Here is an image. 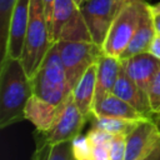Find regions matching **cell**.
<instances>
[{"label":"cell","instance_id":"4","mask_svg":"<svg viewBox=\"0 0 160 160\" xmlns=\"http://www.w3.org/2000/svg\"><path fill=\"white\" fill-rule=\"evenodd\" d=\"M146 5L148 2L145 0H121L101 46L104 54L121 58L136 31Z\"/></svg>","mask_w":160,"mask_h":160},{"label":"cell","instance_id":"21","mask_svg":"<svg viewBox=\"0 0 160 160\" xmlns=\"http://www.w3.org/2000/svg\"><path fill=\"white\" fill-rule=\"evenodd\" d=\"M72 156L75 160H91V144L88 135L79 134L71 140Z\"/></svg>","mask_w":160,"mask_h":160},{"label":"cell","instance_id":"15","mask_svg":"<svg viewBox=\"0 0 160 160\" xmlns=\"http://www.w3.org/2000/svg\"><path fill=\"white\" fill-rule=\"evenodd\" d=\"M155 35H156V31H155L154 20H152V12L150 10V5L148 4L142 11L140 22L136 28V31L120 59H128L136 54L148 52L150 44H151L152 39L155 38Z\"/></svg>","mask_w":160,"mask_h":160},{"label":"cell","instance_id":"18","mask_svg":"<svg viewBox=\"0 0 160 160\" xmlns=\"http://www.w3.org/2000/svg\"><path fill=\"white\" fill-rule=\"evenodd\" d=\"M35 151L31 160H74L71 141L50 144L35 131Z\"/></svg>","mask_w":160,"mask_h":160},{"label":"cell","instance_id":"1","mask_svg":"<svg viewBox=\"0 0 160 160\" xmlns=\"http://www.w3.org/2000/svg\"><path fill=\"white\" fill-rule=\"evenodd\" d=\"M34 95L31 80L20 59H1L0 69V128L25 120V108Z\"/></svg>","mask_w":160,"mask_h":160},{"label":"cell","instance_id":"26","mask_svg":"<svg viewBox=\"0 0 160 160\" xmlns=\"http://www.w3.org/2000/svg\"><path fill=\"white\" fill-rule=\"evenodd\" d=\"M149 52L151 55H154L156 59L160 60V35H155V38L152 39L150 48H149Z\"/></svg>","mask_w":160,"mask_h":160},{"label":"cell","instance_id":"22","mask_svg":"<svg viewBox=\"0 0 160 160\" xmlns=\"http://www.w3.org/2000/svg\"><path fill=\"white\" fill-rule=\"evenodd\" d=\"M148 99L152 115L160 114V66L148 89Z\"/></svg>","mask_w":160,"mask_h":160},{"label":"cell","instance_id":"5","mask_svg":"<svg viewBox=\"0 0 160 160\" xmlns=\"http://www.w3.org/2000/svg\"><path fill=\"white\" fill-rule=\"evenodd\" d=\"M48 26L54 44L58 41H92L80 5L75 0H55Z\"/></svg>","mask_w":160,"mask_h":160},{"label":"cell","instance_id":"30","mask_svg":"<svg viewBox=\"0 0 160 160\" xmlns=\"http://www.w3.org/2000/svg\"><path fill=\"white\" fill-rule=\"evenodd\" d=\"M150 10L152 12H160V2H158L155 5H150Z\"/></svg>","mask_w":160,"mask_h":160},{"label":"cell","instance_id":"10","mask_svg":"<svg viewBox=\"0 0 160 160\" xmlns=\"http://www.w3.org/2000/svg\"><path fill=\"white\" fill-rule=\"evenodd\" d=\"M29 20H30V0H16L11 14L6 52L4 58L6 56L14 59L21 58Z\"/></svg>","mask_w":160,"mask_h":160},{"label":"cell","instance_id":"24","mask_svg":"<svg viewBox=\"0 0 160 160\" xmlns=\"http://www.w3.org/2000/svg\"><path fill=\"white\" fill-rule=\"evenodd\" d=\"M88 138H89V141L91 144V146H95V145H110L114 135L109 134L108 131L105 130H101V129H98V128H91L89 131H88Z\"/></svg>","mask_w":160,"mask_h":160},{"label":"cell","instance_id":"14","mask_svg":"<svg viewBox=\"0 0 160 160\" xmlns=\"http://www.w3.org/2000/svg\"><path fill=\"white\" fill-rule=\"evenodd\" d=\"M112 92L132 105L138 111H140L144 116L152 119V112L149 105L148 95L130 79V76L125 72L124 69H121L120 75L116 80V84L112 89Z\"/></svg>","mask_w":160,"mask_h":160},{"label":"cell","instance_id":"23","mask_svg":"<svg viewBox=\"0 0 160 160\" xmlns=\"http://www.w3.org/2000/svg\"><path fill=\"white\" fill-rule=\"evenodd\" d=\"M126 141L125 136L115 135L109 145V160H125Z\"/></svg>","mask_w":160,"mask_h":160},{"label":"cell","instance_id":"32","mask_svg":"<svg viewBox=\"0 0 160 160\" xmlns=\"http://www.w3.org/2000/svg\"><path fill=\"white\" fill-rule=\"evenodd\" d=\"M75 1H76V2H78V4H79V5H81V4H82V1H84V0H75Z\"/></svg>","mask_w":160,"mask_h":160},{"label":"cell","instance_id":"28","mask_svg":"<svg viewBox=\"0 0 160 160\" xmlns=\"http://www.w3.org/2000/svg\"><path fill=\"white\" fill-rule=\"evenodd\" d=\"M141 160H160V142H159V145L146 158H144Z\"/></svg>","mask_w":160,"mask_h":160},{"label":"cell","instance_id":"16","mask_svg":"<svg viewBox=\"0 0 160 160\" xmlns=\"http://www.w3.org/2000/svg\"><path fill=\"white\" fill-rule=\"evenodd\" d=\"M96 94V62L92 64L75 84L71 95L79 110L90 119Z\"/></svg>","mask_w":160,"mask_h":160},{"label":"cell","instance_id":"2","mask_svg":"<svg viewBox=\"0 0 160 160\" xmlns=\"http://www.w3.org/2000/svg\"><path fill=\"white\" fill-rule=\"evenodd\" d=\"M30 80L34 95L48 102L59 106L70 98L72 90L69 86L56 44L51 46L40 68Z\"/></svg>","mask_w":160,"mask_h":160},{"label":"cell","instance_id":"3","mask_svg":"<svg viewBox=\"0 0 160 160\" xmlns=\"http://www.w3.org/2000/svg\"><path fill=\"white\" fill-rule=\"evenodd\" d=\"M52 45L42 1L30 0V20L20 58L30 79L38 71Z\"/></svg>","mask_w":160,"mask_h":160},{"label":"cell","instance_id":"7","mask_svg":"<svg viewBox=\"0 0 160 160\" xmlns=\"http://www.w3.org/2000/svg\"><path fill=\"white\" fill-rule=\"evenodd\" d=\"M88 120L89 118L79 110L72 95H70V98L60 105L56 120L54 121L52 126L48 131L36 130V132L50 144L71 141L75 136L81 134V130Z\"/></svg>","mask_w":160,"mask_h":160},{"label":"cell","instance_id":"17","mask_svg":"<svg viewBox=\"0 0 160 160\" xmlns=\"http://www.w3.org/2000/svg\"><path fill=\"white\" fill-rule=\"evenodd\" d=\"M59 109L60 105L56 106L36 95H32L25 108V119L29 120L36 128V130L48 131L56 120Z\"/></svg>","mask_w":160,"mask_h":160},{"label":"cell","instance_id":"25","mask_svg":"<svg viewBox=\"0 0 160 160\" xmlns=\"http://www.w3.org/2000/svg\"><path fill=\"white\" fill-rule=\"evenodd\" d=\"M91 160H109V145H95L91 149Z\"/></svg>","mask_w":160,"mask_h":160},{"label":"cell","instance_id":"6","mask_svg":"<svg viewBox=\"0 0 160 160\" xmlns=\"http://www.w3.org/2000/svg\"><path fill=\"white\" fill-rule=\"evenodd\" d=\"M55 44L66 72L69 86L72 90L84 72L98 61L102 54V49L92 41H58Z\"/></svg>","mask_w":160,"mask_h":160},{"label":"cell","instance_id":"13","mask_svg":"<svg viewBox=\"0 0 160 160\" xmlns=\"http://www.w3.org/2000/svg\"><path fill=\"white\" fill-rule=\"evenodd\" d=\"M122 69V61L120 58L101 54L96 61V94L95 101L104 95L112 92L116 80ZM94 101V102H95Z\"/></svg>","mask_w":160,"mask_h":160},{"label":"cell","instance_id":"20","mask_svg":"<svg viewBox=\"0 0 160 160\" xmlns=\"http://www.w3.org/2000/svg\"><path fill=\"white\" fill-rule=\"evenodd\" d=\"M16 0H0V49H1V59L5 56L8 36H9V26L11 20V14L14 10Z\"/></svg>","mask_w":160,"mask_h":160},{"label":"cell","instance_id":"19","mask_svg":"<svg viewBox=\"0 0 160 160\" xmlns=\"http://www.w3.org/2000/svg\"><path fill=\"white\" fill-rule=\"evenodd\" d=\"M89 120L91 121V128L105 130L114 136L115 135L126 136L139 122V121H132V120H126V119H120V118L98 116L94 114L90 115Z\"/></svg>","mask_w":160,"mask_h":160},{"label":"cell","instance_id":"27","mask_svg":"<svg viewBox=\"0 0 160 160\" xmlns=\"http://www.w3.org/2000/svg\"><path fill=\"white\" fill-rule=\"evenodd\" d=\"M42 5H44V10H45V15H46V20L49 21L51 18V12H52V8L55 4V0H41Z\"/></svg>","mask_w":160,"mask_h":160},{"label":"cell","instance_id":"8","mask_svg":"<svg viewBox=\"0 0 160 160\" xmlns=\"http://www.w3.org/2000/svg\"><path fill=\"white\" fill-rule=\"evenodd\" d=\"M121 0H86L80 5L91 39L102 46Z\"/></svg>","mask_w":160,"mask_h":160},{"label":"cell","instance_id":"29","mask_svg":"<svg viewBox=\"0 0 160 160\" xmlns=\"http://www.w3.org/2000/svg\"><path fill=\"white\" fill-rule=\"evenodd\" d=\"M152 20H154L155 31L158 35H160V12H152Z\"/></svg>","mask_w":160,"mask_h":160},{"label":"cell","instance_id":"34","mask_svg":"<svg viewBox=\"0 0 160 160\" xmlns=\"http://www.w3.org/2000/svg\"><path fill=\"white\" fill-rule=\"evenodd\" d=\"M74 160H75V159H74Z\"/></svg>","mask_w":160,"mask_h":160},{"label":"cell","instance_id":"33","mask_svg":"<svg viewBox=\"0 0 160 160\" xmlns=\"http://www.w3.org/2000/svg\"><path fill=\"white\" fill-rule=\"evenodd\" d=\"M84 1H86V0H84ZM84 1H82V2H84Z\"/></svg>","mask_w":160,"mask_h":160},{"label":"cell","instance_id":"31","mask_svg":"<svg viewBox=\"0 0 160 160\" xmlns=\"http://www.w3.org/2000/svg\"><path fill=\"white\" fill-rule=\"evenodd\" d=\"M152 119H154V121L156 122V125H158L159 129H160V114H159V115H154Z\"/></svg>","mask_w":160,"mask_h":160},{"label":"cell","instance_id":"12","mask_svg":"<svg viewBox=\"0 0 160 160\" xmlns=\"http://www.w3.org/2000/svg\"><path fill=\"white\" fill-rule=\"evenodd\" d=\"M91 114L98 116H110V118H120L132 121H141L149 119L144 116L140 111H138L132 105L115 95L114 92H109L104 95L101 99L96 100L92 105Z\"/></svg>","mask_w":160,"mask_h":160},{"label":"cell","instance_id":"9","mask_svg":"<svg viewBox=\"0 0 160 160\" xmlns=\"http://www.w3.org/2000/svg\"><path fill=\"white\" fill-rule=\"evenodd\" d=\"M125 160H141L146 158L160 142V129L154 119H145L125 136Z\"/></svg>","mask_w":160,"mask_h":160},{"label":"cell","instance_id":"11","mask_svg":"<svg viewBox=\"0 0 160 160\" xmlns=\"http://www.w3.org/2000/svg\"><path fill=\"white\" fill-rule=\"evenodd\" d=\"M121 61L125 72L148 95V89L160 66V60L148 51L136 54L128 59H121Z\"/></svg>","mask_w":160,"mask_h":160}]
</instances>
